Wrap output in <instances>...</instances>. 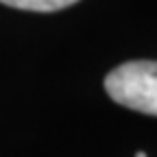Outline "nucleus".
<instances>
[{"label":"nucleus","instance_id":"nucleus-1","mask_svg":"<svg viewBox=\"0 0 157 157\" xmlns=\"http://www.w3.org/2000/svg\"><path fill=\"white\" fill-rule=\"evenodd\" d=\"M105 90L113 103L133 111L157 116V61H127L105 76Z\"/></svg>","mask_w":157,"mask_h":157},{"label":"nucleus","instance_id":"nucleus-2","mask_svg":"<svg viewBox=\"0 0 157 157\" xmlns=\"http://www.w3.org/2000/svg\"><path fill=\"white\" fill-rule=\"evenodd\" d=\"M2 5L13 7V9H22V11H39V13H50L66 9L78 0H0Z\"/></svg>","mask_w":157,"mask_h":157},{"label":"nucleus","instance_id":"nucleus-3","mask_svg":"<svg viewBox=\"0 0 157 157\" xmlns=\"http://www.w3.org/2000/svg\"><path fill=\"white\" fill-rule=\"evenodd\" d=\"M135 157H146V153H144V151H140V153H137Z\"/></svg>","mask_w":157,"mask_h":157}]
</instances>
